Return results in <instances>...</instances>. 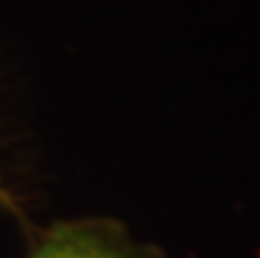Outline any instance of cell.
<instances>
[{
    "label": "cell",
    "instance_id": "obj_2",
    "mask_svg": "<svg viewBox=\"0 0 260 258\" xmlns=\"http://www.w3.org/2000/svg\"><path fill=\"white\" fill-rule=\"evenodd\" d=\"M0 206L8 208V211H16V203H13V198H11V192H8V187H6L3 177H0Z\"/></svg>",
    "mask_w": 260,
    "mask_h": 258
},
{
    "label": "cell",
    "instance_id": "obj_1",
    "mask_svg": "<svg viewBox=\"0 0 260 258\" xmlns=\"http://www.w3.org/2000/svg\"><path fill=\"white\" fill-rule=\"evenodd\" d=\"M24 258H168L116 216H74L37 232Z\"/></svg>",
    "mask_w": 260,
    "mask_h": 258
}]
</instances>
